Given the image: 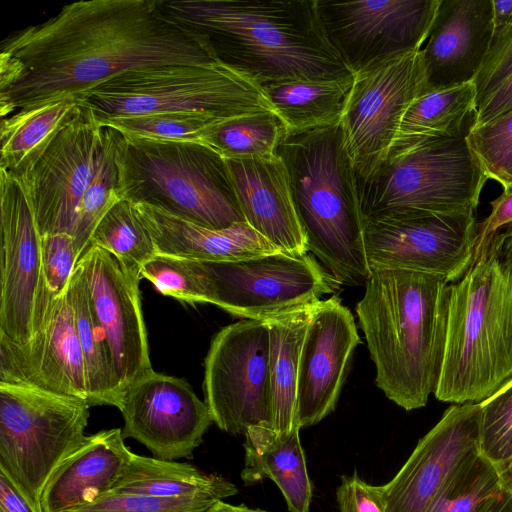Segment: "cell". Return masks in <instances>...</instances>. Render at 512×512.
Wrapping results in <instances>:
<instances>
[{
    "label": "cell",
    "mask_w": 512,
    "mask_h": 512,
    "mask_svg": "<svg viewBox=\"0 0 512 512\" xmlns=\"http://www.w3.org/2000/svg\"><path fill=\"white\" fill-rule=\"evenodd\" d=\"M202 512H268L259 508H250L245 504H230L224 500L216 502L214 505Z\"/></svg>",
    "instance_id": "obj_49"
},
{
    "label": "cell",
    "mask_w": 512,
    "mask_h": 512,
    "mask_svg": "<svg viewBox=\"0 0 512 512\" xmlns=\"http://www.w3.org/2000/svg\"><path fill=\"white\" fill-rule=\"evenodd\" d=\"M83 106L77 95H62L22 108L1 120L0 168L22 181L56 135Z\"/></svg>",
    "instance_id": "obj_27"
},
{
    "label": "cell",
    "mask_w": 512,
    "mask_h": 512,
    "mask_svg": "<svg viewBox=\"0 0 512 512\" xmlns=\"http://www.w3.org/2000/svg\"><path fill=\"white\" fill-rule=\"evenodd\" d=\"M360 343L351 311L337 295L317 302L299 361L298 426L319 423L334 411L354 349Z\"/></svg>",
    "instance_id": "obj_21"
},
{
    "label": "cell",
    "mask_w": 512,
    "mask_h": 512,
    "mask_svg": "<svg viewBox=\"0 0 512 512\" xmlns=\"http://www.w3.org/2000/svg\"><path fill=\"white\" fill-rule=\"evenodd\" d=\"M481 403L453 404L385 485V512H427L448 482L480 454Z\"/></svg>",
    "instance_id": "obj_18"
},
{
    "label": "cell",
    "mask_w": 512,
    "mask_h": 512,
    "mask_svg": "<svg viewBox=\"0 0 512 512\" xmlns=\"http://www.w3.org/2000/svg\"><path fill=\"white\" fill-rule=\"evenodd\" d=\"M110 492L162 498L206 497L220 501L238 490L220 474L206 473L188 463L133 453Z\"/></svg>",
    "instance_id": "obj_29"
},
{
    "label": "cell",
    "mask_w": 512,
    "mask_h": 512,
    "mask_svg": "<svg viewBox=\"0 0 512 512\" xmlns=\"http://www.w3.org/2000/svg\"><path fill=\"white\" fill-rule=\"evenodd\" d=\"M191 114H150L119 118L99 126H109L126 138L158 142H203L206 131L216 122Z\"/></svg>",
    "instance_id": "obj_39"
},
{
    "label": "cell",
    "mask_w": 512,
    "mask_h": 512,
    "mask_svg": "<svg viewBox=\"0 0 512 512\" xmlns=\"http://www.w3.org/2000/svg\"><path fill=\"white\" fill-rule=\"evenodd\" d=\"M512 110V75L476 110L470 126L487 123Z\"/></svg>",
    "instance_id": "obj_46"
},
{
    "label": "cell",
    "mask_w": 512,
    "mask_h": 512,
    "mask_svg": "<svg viewBox=\"0 0 512 512\" xmlns=\"http://www.w3.org/2000/svg\"><path fill=\"white\" fill-rule=\"evenodd\" d=\"M450 283L404 269H371L356 305L359 327L385 396L410 411L435 392L442 365Z\"/></svg>",
    "instance_id": "obj_3"
},
{
    "label": "cell",
    "mask_w": 512,
    "mask_h": 512,
    "mask_svg": "<svg viewBox=\"0 0 512 512\" xmlns=\"http://www.w3.org/2000/svg\"><path fill=\"white\" fill-rule=\"evenodd\" d=\"M354 76L338 80L292 79L260 85L287 131H305L339 123Z\"/></svg>",
    "instance_id": "obj_31"
},
{
    "label": "cell",
    "mask_w": 512,
    "mask_h": 512,
    "mask_svg": "<svg viewBox=\"0 0 512 512\" xmlns=\"http://www.w3.org/2000/svg\"><path fill=\"white\" fill-rule=\"evenodd\" d=\"M336 497L339 512H385L379 486L366 483L357 473L342 477Z\"/></svg>",
    "instance_id": "obj_45"
},
{
    "label": "cell",
    "mask_w": 512,
    "mask_h": 512,
    "mask_svg": "<svg viewBox=\"0 0 512 512\" xmlns=\"http://www.w3.org/2000/svg\"><path fill=\"white\" fill-rule=\"evenodd\" d=\"M491 211L477 222V234L472 263L496 257L512 258V191L490 202Z\"/></svg>",
    "instance_id": "obj_42"
},
{
    "label": "cell",
    "mask_w": 512,
    "mask_h": 512,
    "mask_svg": "<svg viewBox=\"0 0 512 512\" xmlns=\"http://www.w3.org/2000/svg\"><path fill=\"white\" fill-rule=\"evenodd\" d=\"M90 245L109 252L127 272L140 278L143 266L157 254L134 204L126 199L118 200L105 213L90 238Z\"/></svg>",
    "instance_id": "obj_34"
},
{
    "label": "cell",
    "mask_w": 512,
    "mask_h": 512,
    "mask_svg": "<svg viewBox=\"0 0 512 512\" xmlns=\"http://www.w3.org/2000/svg\"><path fill=\"white\" fill-rule=\"evenodd\" d=\"M90 407L77 397L0 382V471L36 512L53 473L85 442Z\"/></svg>",
    "instance_id": "obj_9"
},
{
    "label": "cell",
    "mask_w": 512,
    "mask_h": 512,
    "mask_svg": "<svg viewBox=\"0 0 512 512\" xmlns=\"http://www.w3.org/2000/svg\"><path fill=\"white\" fill-rule=\"evenodd\" d=\"M0 228V335L25 343L53 297L43 289L41 235L29 198L22 183L2 168Z\"/></svg>",
    "instance_id": "obj_14"
},
{
    "label": "cell",
    "mask_w": 512,
    "mask_h": 512,
    "mask_svg": "<svg viewBox=\"0 0 512 512\" xmlns=\"http://www.w3.org/2000/svg\"><path fill=\"white\" fill-rule=\"evenodd\" d=\"M202 263L213 304L243 319L266 321L319 301L340 285L308 253L279 252L237 262Z\"/></svg>",
    "instance_id": "obj_12"
},
{
    "label": "cell",
    "mask_w": 512,
    "mask_h": 512,
    "mask_svg": "<svg viewBox=\"0 0 512 512\" xmlns=\"http://www.w3.org/2000/svg\"><path fill=\"white\" fill-rule=\"evenodd\" d=\"M226 163L245 222L282 253H308L282 159L275 154Z\"/></svg>",
    "instance_id": "obj_23"
},
{
    "label": "cell",
    "mask_w": 512,
    "mask_h": 512,
    "mask_svg": "<svg viewBox=\"0 0 512 512\" xmlns=\"http://www.w3.org/2000/svg\"><path fill=\"white\" fill-rule=\"evenodd\" d=\"M159 2L168 16L204 40L219 64L259 86L354 76L328 41L316 0Z\"/></svg>",
    "instance_id": "obj_2"
},
{
    "label": "cell",
    "mask_w": 512,
    "mask_h": 512,
    "mask_svg": "<svg viewBox=\"0 0 512 512\" xmlns=\"http://www.w3.org/2000/svg\"><path fill=\"white\" fill-rule=\"evenodd\" d=\"M85 272L93 311L107 340L122 397L153 370L141 309L140 277L102 248L90 245L77 262Z\"/></svg>",
    "instance_id": "obj_19"
},
{
    "label": "cell",
    "mask_w": 512,
    "mask_h": 512,
    "mask_svg": "<svg viewBox=\"0 0 512 512\" xmlns=\"http://www.w3.org/2000/svg\"><path fill=\"white\" fill-rule=\"evenodd\" d=\"M41 254L44 292L57 296L68 288L79 260L74 238L67 233L42 235Z\"/></svg>",
    "instance_id": "obj_43"
},
{
    "label": "cell",
    "mask_w": 512,
    "mask_h": 512,
    "mask_svg": "<svg viewBox=\"0 0 512 512\" xmlns=\"http://www.w3.org/2000/svg\"><path fill=\"white\" fill-rule=\"evenodd\" d=\"M493 34L491 44L512 27V0H492Z\"/></svg>",
    "instance_id": "obj_48"
},
{
    "label": "cell",
    "mask_w": 512,
    "mask_h": 512,
    "mask_svg": "<svg viewBox=\"0 0 512 512\" xmlns=\"http://www.w3.org/2000/svg\"><path fill=\"white\" fill-rule=\"evenodd\" d=\"M512 75V27L492 43L485 61L473 80L477 108Z\"/></svg>",
    "instance_id": "obj_44"
},
{
    "label": "cell",
    "mask_w": 512,
    "mask_h": 512,
    "mask_svg": "<svg viewBox=\"0 0 512 512\" xmlns=\"http://www.w3.org/2000/svg\"><path fill=\"white\" fill-rule=\"evenodd\" d=\"M157 254L197 262H237L281 252L246 222L209 229L147 204H134Z\"/></svg>",
    "instance_id": "obj_24"
},
{
    "label": "cell",
    "mask_w": 512,
    "mask_h": 512,
    "mask_svg": "<svg viewBox=\"0 0 512 512\" xmlns=\"http://www.w3.org/2000/svg\"><path fill=\"white\" fill-rule=\"evenodd\" d=\"M299 432V428L278 432L268 424L249 427L244 435L241 478L246 485L270 479L290 512H309L312 486Z\"/></svg>",
    "instance_id": "obj_26"
},
{
    "label": "cell",
    "mask_w": 512,
    "mask_h": 512,
    "mask_svg": "<svg viewBox=\"0 0 512 512\" xmlns=\"http://www.w3.org/2000/svg\"><path fill=\"white\" fill-rule=\"evenodd\" d=\"M484 512H512V496L505 490Z\"/></svg>",
    "instance_id": "obj_50"
},
{
    "label": "cell",
    "mask_w": 512,
    "mask_h": 512,
    "mask_svg": "<svg viewBox=\"0 0 512 512\" xmlns=\"http://www.w3.org/2000/svg\"><path fill=\"white\" fill-rule=\"evenodd\" d=\"M504 489L512 496V455L501 466L497 467Z\"/></svg>",
    "instance_id": "obj_51"
},
{
    "label": "cell",
    "mask_w": 512,
    "mask_h": 512,
    "mask_svg": "<svg viewBox=\"0 0 512 512\" xmlns=\"http://www.w3.org/2000/svg\"><path fill=\"white\" fill-rule=\"evenodd\" d=\"M466 140L488 179L503 192L512 187V110L478 126H469Z\"/></svg>",
    "instance_id": "obj_38"
},
{
    "label": "cell",
    "mask_w": 512,
    "mask_h": 512,
    "mask_svg": "<svg viewBox=\"0 0 512 512\" xmlns=\"http://www.w3.org/2000/svg\"><path fill=\"white\" fill-rule=\"evenodd\" d=\"M100 133L101 127L83 107L19 180L41 236L67 233L73 237L79 207L95 170Z\"/></svg>",
    "instance_id": "obj_17"
},
{
    "label": "cell",
    "mask_w": 512,
    "mask_h": 512,
    "mask_svg": "<svg viewBox=\"0 0 512 512\" xmlns=\"http://www.w3.org/2000/svg\"><path fill=\"white\" fill-rule=\"evenodd\" d=\"M510 191H512V187H511V189H510L509 191H507V192H510Z\"/></svg>",
    "instance_id": "obj_52"
},
{
    "label": "cell",
    "mask_w": 512,
    "mask_h": 512,
    "mask_svg": "<svg viewBox=\"0 0 512 512\" xmlns=\"http://www.w3.org/2000/svg\"><path fill=\"white\" fill-rule=\"evenodd\" d=\"M492 0H441L421 48L426 91L475 79L491 46Z\"/></svg>",
    "instance_id": "obj_22"
},
{
    "label": "cell",
    "mask_w": 512,
    "mask_h": 512,
    "mask_svg": "<svg viewBox=\"0 0 512 512\" xmlns=\"http://www.w3.org/2000/svg\"><path fill=\"white\" fill-rule=\"evenodd\" d=\"M512 378V258L472 263L450 283L448 321L435 397L478 403Z\"/></svg>",
    "instance_id": "obj_5"
},
{
    "label": "cell",
    "mask_w": 512,
    "mask_h": 512,
    "mask_svg": "<svg viewBox=\"0 0 512 512\" xmlns=\"http://www.w3.org/2000/svg\"><path fill=\"white\" fill-rule=\"evenodd\" d=\"M100 145L95 170L81 201L73 233L79 259L87 249L90 238L105 213L120 200L117 165L121 133L109 126H100Z\"/></svg>",
    "instance_id": "obj_35"
},
{
    "label": "cell",
    "mask_w": 512,
    "mask_h": 512,
    "mask_svg": "<svg viewBox=\"0 0 512 512\" xmlns=\"http://www.w3.org/2000/svg\"><path fill=\"white\" fill-rule=\"evenodd\" d=\"M480 403V453L499 467L512 455V378Z\"/></svg>",
    "instance_id": "obj_40"
},
{
    "label": "cell",
    "mask_w": 512,
    "mask_h": 512,
    "mask_svg": "<svg viewBox=\"0 0 512 512\" xmlns=\"http://www.w3.org/2000/svg\"><path fill=\"white\" fill-rule=\"evenodd\" d=\"M441 0H316L332 47L353 73L387 58L419 50Z\"/></svg>",
    "instance_id": "obj_13"
},
{
    "label": "cell",
    "mask_w": 512,
    "mask_h": 512,
    "mask_svg": "<svg viewBox=\"0 0 512 512\" xmlns=\"http://www.w3.org/2000/svg\"><path fill=\"white\" fill-rule=\"evenodd\" d=\"M425 91L421 49L387 58L354 74L340 125L356 178L368 176L384 160L404 113Z\"/></svg>",
    "instance_id": "obj_11"
},
{
    "label": "cell",
    "mask_w": 512,
    "mask_h": 512,
    "mask_svg": "<svg viewBox=\"0 0 512 512\" xmlns=\"http://www.w3.org/2000/svg\"><path fill=\"white\" fill-rule=\"evenodd\" d=\"M203 391L213 422L224 432L245 435L271 425L269 329L243 319L220 329L205 358Z\"/></svg>",
    "instance_id": "obj_10"
},
{
    "label": "cell",
    "mask_w": 512,
    "mask_h": 512,
    "mask_svg": "<svg viewBox=\"0 0 512 512\" xmlns=\"http://www.w3.org/2000/svg\"><path fill=\"white\" fill-rule=\"evenodd\" d=\"M79 97L98 125L150 114H191L224 120L257 111H274L257 83L222 64L132 70Z\"/></svg>",
    "instance_id": "obj_7"
},
{
    "label": "cell",
    "mask_w": 512,
    "mask_h": 512,
    "mask_svg": "<svg viewBox=\"0 0 512 512\" xmlns=\"http://www.w3.org/2000/svg\"><path fill=\"white\" fill-rule=\"evenodd\" d=\"M140 275L163 295L191 304H213L212 287L202 262L156 254Z\"/></svg>",
    "instance_id": "obj_37"
},
{
    "label": "cell",
    "mask_w": 512,
    "mask_h": 512,
    "mask_svg": "<svg viewBox=\"0 0 512 512\" xmlns=\"http://www.w3.org/2000/svg\"><path fill=\"white\" fill-rule=\"evenodd\" d=\"M476 110L477 92L473 81L425 91L404 113L390 150L458 138L467 133L464 123Z\"/></svg>",
    "instance_id": "obj_30"
},
{
    "label": "cell",
    "mask_w": 512,
    "mask_h": 512,
    "mask_svg": "<svg viewBox=\"0 0 512 512\" xmlns=\"http://www.w3.org/2000/svg\"><path fill=\"white\" fill-rule=\"evenodd\" d=\"M287 127L274 111H257L214 123L204 144L225 159L265 157L276 154Z\"/></svg>",
    "instance_id": "obj_33"
},
{
    "label": "cell",
    "mask_w": 512,
    "mask_h": 512,
    "mask_svg": "<svg viewBox=\"0 0 512 512\" xmlns=\"http://www.w3.org/2000/svg\"><path fill=\"white\" fill-rule=\"evenodd\" d=\"M276 154L284 162L308 252L341 285L369 276L356 175L339 123L287 131Z\"/></svg>",
    "instance_id": "obj_4"
},
{
    "label": "cell",
    "mask_w": 512,
    "mask_h": 512,
    "mask_svg": "<svg viewBox=\"0 0 512 512\" xmlns=\"http://www.w3.org/2000/svg\"><path fill=\"white\" fill-rule=\"evenodd\" d=\"M118 192L209 228L245 222L226 159L200 142H158L121 135Z\"/></svg>",
    "instance_id": "obj_6"
},
{
    "label": "cell",
    "mask_w": 512,
    "mask_h": 512,
    "mask_svg": "<svg viewBox=\"0 0 512 512\" xmlns=\"http://www.w3.org/2000/svg\"><path fill=\"white\" fill-rule=\"evenodd\" d=\"M124 439L120 428L87 435L49 479L42 512H67L110 492L133 454Z\"/></svg>",
    "instance_id": "obj_25"
},
{
    "label": "cell",
    "mask_w": 512,
    "mask_h": 512,
    "mask_svg": "<svg viewBox=\"0 0 512 512\" xmlns=\"http://www.w3.org/2000/svg\"><path fill=\"white\" fill-rule=\"evenodd\" d=\"M124 438L143 444L156 458L190 459L213 422L210 410L181 378L154 370L132 382L119 407Z\"/></svg>",
    "instance_id": "obj_16"
},
{
    "label": "cell",
    "mask_w": 512,
    "mask_h": 512,
    "mask_svg": "<svg viewBox=\"0 0 512 512\" xmlns=\"http://www.w3.org/2000/svg\"><path fill=\"white\" fill-rule=\"evenodd\" d=\"M69 294L85 364L88 403L90 406L110 405L119 409L122 392L112 355L93 311L85 272L78 263L69 283Z\"/></svg>",
    "instance_id": "obj_32"
},
{
    "label": "cell",
    "mask_w": 512,
    "mask_h": 512,
    "mask_svg": "<svg viewBox=\"0 0 512 512\" xmlns=\"http://www.w3.org/2000/svg\"><path fill=\"white\" fill-rule=\"evenodd\" d=\"M317 302L265 321L269 329L271 426L278 432L300 429L296 416L299 361Z\"/></svg>",
    "instance_id": "obj_28"
},
{
    "label": "cell",
    "mask_w": 512,
    "mask_h": 512,
    "mask_svg": "<svg viewBox=\"0 0 512 512\" xmlns=\"http://www.w3.org/2000/svg\"><path fill=\"white\" fill-rule=\"evenodd\" d=\"M0 512H36L2 471H0Z\"/></svg>",
    "instance_id": "obj_47"
},
{
    "label": "cell",
    "mask_w": 512,
    "mask_h": 512,
    "mask_svg": "<svg viewBox=\"0 0 512 512\" xmlns=\"http://www.w3.org/2000/svg\"><path fill=\"white\" fill-rule=\"evenodd\" d=\"M216 502L206 497L162 498L107 492L67 512H202Z\"/></svg>",
    "instance_id": "obj_41"
},
{
    "label": "cell",
    "mask_w": 512,
    "mask_h": 512,
    "mask_svg": "<svg viewBox=\"0 0 512 512\" xmlns=\"http://www.w3.org/2000/svg\"><path fill=\"white\" fill-rule=\"evenodd\" d=\"M477 234L473 213L421 214L363 223L369 270L404 269L453 283L471 265Z\"/></svg>",
    "instance_id": "obj_15"
},
{
    "label": "cell",
    "mask_w": 512,
    "mask_h": 512,
    "mask_svg": "<svg viewBox=\"0 0 512 512\" xmlns=\"http://www.w3.org/2000/svg\"><path fill=\"white\" fill-rule=\"evenodd\" d=\"M0 382L29 384L88 402L69 286L53 297L40 328L27 342L0 335Z\"/></svg>",
    "instance_id": "obj_20"
},
{
    "label": "cell",
    "mask_w": 512,
    "mask_h": 512,
    "mask_svg": "<svg viewBox=\"0 0 512 512\" xmlns=\"http://www.w3.org/2000/svg\"><path fill=\"white\" fill-rule=\"evenodd\" d=\"M504 491L498 468L480 453L448 482L427 512H484Z\"/></svg>",
    "instance_id": "obj_36"
},
{
    "label": "cell",
    "mask_w": 512,
    "mask_h": 512,
    "mask_svg": "<svg viewBox=\"0 0 512 512\" xmlns=\"http://www.w3.org/2000/svg\"><path fill=\"white\" fill-rule=\"evenodd\" d=\"M0 51V114L81 95L119 74L163 65L219 64L204 40L159 0H85L9 34Z\"/></svg>",
    "instance_id": "obj_1"
},
{
    "label": "cell",
    "mask_w": 512,
    "mask_h": 512,
    "mask_svg": "<svg viewBox=\"0 0 512 512\" xmlns=\"http://www.w3.org/2000/svg\"><path fill=\"white\" fill-rule=\"evenodd\" d=\"M466 134L391 149L368 176L356 178L363 223L421 214H475L488 177Z\"/></svg>",
    "instance_id": "obj_8"
}]
</instances>
